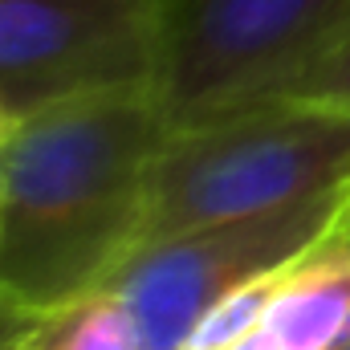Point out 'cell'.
<instances>
[{
    "label": "cell",
    "mask_w": 350,
    "mask_h": 350,
    "mask_svg": "<svg viewBox=\"0 0 350 350\" xmlns=\"http://www.w3.org/2000/svg\"><path fill=\"white\" fill-rule=\"evenodd\" d=\"M163 135L155 90L90 94L16 118L0 147V285L29 314L106 289L143 245Z\"/></svg>",
    "instance_id": "6da1fadb"
},
{
    "label": "cell",
    "mask_w": 350,
    "mask_h": 350,
    "mask_svg": "<svg viewBox=\"0 0 350 350\" xmlns=\"http://www.w3.org/2000/svg\"><path fill=\"white\" fill-rule=\"evenodd\" d=\"M350 187V110L273 98L163 135L143 245Z\"/></svg>",
    "instance_id": "7a4b0ae2"
},
{
    "label": "cell",
    "mask_w": 350,
    "mask_h": 350,
    "mask_svg": "<svg viewBox=\"0 0 350 350\" xmlns=\"http://www.w3.org/2000/svg\"><path fill=\"white\" fill-rule=\"evenodd\" d=\"M350 33V0H167L155 102L167 131L273 102Z\"/></svg>",
    "instance_id": "3957f363"
},
{
    "label": "cell",
    "mask_w": 350,
    "mask_h": 350,
    "mask_svg": "<svg viewBox=\"0 0 350 350\" xmlns=\"http://www.w3.org/2000/svg\"><path fill=\"white\" fill-rule=\"evenodd\" d=\"M347 200L350 187H338L265 216L147 241L122 261L106 289L126 301L143 350H183L216 301L314 249L342 220Z\"/></svg>",
    "instance_id": "277c9868"
},
{
    "label": "cell",
    "mask_w": 350,
    "mask_h": 350,
    "mask_svg": "<svg viewBox=\"0 0 350 350\" xmlns=\"http://www.w3.org/2000/svg\"><path fill=\"white\" fill-rule=\"evenodd\" d=\"M167 0H0V98L33 114L53 102L155 90Z\"/></svg>",
    "instance_id": "5b68a950"
},
{
    "label": "cell",
    "mask_w": 350,
    "mask_h": 350,
    "mask_svg": "<svg viewBox=\"0 0 350 350\" xmlns=\"http://www.w3.org/2000/svg\"><path fill=\"white\" fill-rule=\"evenodd\" d=\"M261 326L281 350H338L350 342V232L342 220L281 269Z\"/></svg>",
    "instance_id": "8992f818"
},
{
    "label": "cell",
    "mask_w": 350,
    "mask_h": 350,
    "mask_svg": "<svg viewBox=\"0 0 350 350\" xmlns=\"http://www.w3.org/2000/svg\"><path fill=\"white\" fill-rule=\"evenodd\" d=\"M16 350H143L135 318L114 289H94L37 314Z\"/></svg>",
    "instance_id": "52a82bcc"
},
{
    "label": "cell",
    "mask_w": 350,
    "mask_h": 350,
    "mask_svg": "<svg viewBox=\"0 0 350 350\" xmlns=\"http://www.w3.org/2000/svg\"><path fill=\"white\" fill-rule=\"evenodd\" d=\"M277 277L281 273H273L265 281H253V285L228 293L224 301H216L204 314V322L191 330V338H187L183 350H228L232 342H241L245 334H253L265 322V310H269V297L277 289Z\"/></svg>",
    "instance_id": "ba28073f"
},
{
    "label": "cell",
    "mask_w": 350,
    "mask_h": 350,
    "mask_svg": "<svg viewBox=\"0 0 350 350\" xmlns=\"http://www.w3.org/2000/svg\"><path fill=\"white\" fill-rule=\"evenodd\" d=\"M277 98L350 110V33L334 45V49H326L314 66H306V70L281 90Z\"/></svg>",
    "instance_id": "9c48e42d"
},
{
    "label": "cell",
    "mask_w": 350,
    "mask_h": 350,
    "mask_svg": "<svg viewBox=\"0 0 350 350\" xmlns=\"http://www.w3.org/2000/svg\"><path fill=\"white\" fill-rule=\"evenodd\" d=\"M37 314H29L4 285H0V350H16V342L25 338V330H29V322H33Z\"/></svg>",
    "instance_id": "30bf717a"
},
{
    "label": "cell",
    "mask_w": 350,
    "mask_h": 350,
    "mask_svg": "<svg viewBox=\"0 0 350 350\" xmlns=\"http://www.w3.org/2000/svg\"><path fill=\"white\" fill-rule=\"evenodd\" d=\"M228 350H281V347L273 342V334H269L265 326H257L253 334H245L241 342H232V347H228Z\"/></svg>",
    "instance_id": "8fae6325"
},
{
    "label": "cell",
    "mask_w": 350,
    "mask_h": 350,
    "mask_svg": "<svg viewBox=\"0 0 350 350\" xmlns=\"http://www.w3.org/2000/svg\"><path fill=\"white\" fill-rule=\"evenodd\" d=\"M12 126H16V114L8 110V102L0 98V147H4V139L12 135Z\"/></svg>",
    "instance_id": "7c38bea8"
},
{
    "label": "cell",
    "mask_w": 350,
    "mask_h": 350,
    "mask_svg": "<svg viewBox=\"0 0 350 350\" xmlns=\"http://www.w3.org/2000/svg\"><path fill=\"white\" fill-rule=\"evenodd\" d=\"M342 224H347V232H350V200H347V212H342Z\"/></svg>",
    "instance_id": "4fadbf2b"
},
{
    "label": "cell",
    "mask_w": 350,
    "mask_h": 350,
    "mask_svg": "<svg viewBox=\"0 0 350 350\" xmlns=\"http://www.w3.org/2000/svg\"><path fill=\"white\" fill-rule=\"evenodd\" d=\"M338 350H350V342H347V347H338Z\"/></svg>",
    "instance_id": "5bb4252c"
}]
</instances>
